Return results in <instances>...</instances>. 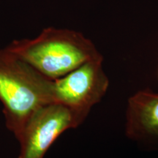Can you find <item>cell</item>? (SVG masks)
I'll list each match as a JSON object with an SVG mask.
<instances>
[{
  "label": "cell",
  "mask_w": 158,
  "mask_h": 158,
  "mask_svg": "<svg viewBox=\"0 0 158 158\" xmlns=\"http://www.w3.org/2000/svg\"><path fill=\"white\" fill-rule=\"evenodd\" d=\"M53 80L6 48L0 49V101L15 138L40 108L53 101Z\"/></svg>",
  "instance_id": "1"
},
{
  "label": "cell",
  "mask_w": 158,
  "mask_h": 158,
  "mask_svg": "<svg viewBox=\"0 0 158 158\" xmlns=\"http://www.w3.org/2000/svg\"><path fill=\"white\" fill-rule=\"evenodd\" d=\"M6 48L51 80L102 58L94 43L81 32L54 27L45 28L35 38L13 41Z\"/></svg>",
  "instance_id": "2"
},
{
  "label": "cell",
  "mask_w": 158,
  "mask_h": 158,
  "mask_svg": "<svg viewBox=\"0 0 158 158\" xmlns=\"http://www.w3.org/2000/svg\"><path fill=\"white\" fill-rule=\"evenodd\" d=\"M84 119L58 102L43 106L31 116L16 138L20 143L19 158H43L61 134L77 127Z\"/></svg>",
  "instance_id": "3"
},
{
  "label": "cell",
  "mask_w": 158,
  "mask_h": 158,
  "mask_svg": "<svg viewBox=\"0 0 158 158\" xmlns=\"http://www.w3.org/2000/svg\"><path fill=\"white\" fill-rule=\"evenodd\" d=\"M102 58L84 63L62 78L53 80V101L62 104L86 118L108 87Z\"/></svg>",
  "instance_id": "4"
},
{
  "label": "cell",
  "mask_w": 158,
  "mask_h": 158,
  "mask_svg": "<svg viewBox=\"0 0 158 158\" xmlns=\"http://www.w3.org/2000/svg\"><path fill=\"white\" fill-rule=\"evenodd\" d=\"M128 102V133L134 136L158 135V94L140 91Z\"/></svg>",
  "instance_id": "5"
}]
</instances>
